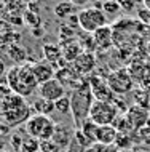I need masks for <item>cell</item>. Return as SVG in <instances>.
<instances>
[{"mask_svg": "<svg viewBox=\"0 0 150 152\" xmlns=\"http://www.w3.org/2000/svg\"><path fill=\"white\" fill-rule=\"evenodd\" d=\"M70 114L74 118L75 130H80L82 125L90 118L91 107L94 104V94L91 91L88 77H85V82L74 91H70Z\"/></svg>", "mask_w": 150, "mask_h": 152, "instance_id": "cell-1", "label": "cell"}, {"mask_svg": "<svg viewBox=\"0 0 150 152\" xmlns=\"http://www.w3.org/2000/svg\"><path fill=\"white\" fill-rule=\"evenodd\" d=\"M54 126L56 123L51 120V117L34 114L29 120L26 122V131L30 138H35L38 141H48L53 139L54 134Z\"/></svg>", "mask_w": 150, "mask_h": 152, "instance_id": "cell-2", "label": "cell"}, {"mask_svg": "<svg viewBox=\"0 0 150 152\" xmlns=\"http://www.w3.org/2000/svg\"><path fill=\"white\" fill-rule=\"evenodd\" d=\"M78 21H80V29L83 32H88V34H94L101 27L109 26L107 16L104 15V11L94 8L93 5L78 10Z\"/></svg>", "mask_w": 150, "mask_h": 152, "instance_id": "cell-3", "label": "cell"}, {"mask_svg": "<svg viewBox=\"0 0 150 152\" xmlns=\"http://www.w3.org/2000/svg\"><path fill=\"white\" fill-rule=\"evenodd\" d=\"M117 117H118V109L115 107L113 102H104L94 99V104H93L90 112V120H93L98 126H104V125H112Z\"/></svg>", "mask_w": 150, "mask_h": 152, "instance_id": "cell-4", "label": "cell"}, {"mask_svg": "<svg viewBox=\"0 0 150 152\" xmlns=\"http://www.w3.org/2000/svg\"><path fill=\"white\" fill-rule=\"evenodd\" d=\"M107 85L117 96H121V94L133 91L134 82H133L131 75H129L128 67H120V69L110 71V75L107 77Z\"/></svg>", "mask_w": 150, "mask_h": 152, "instance_id": "cell-5", "label": "cell"}, {"mask_svg": "<svg viewBox=\"0 0 150 152\" xmlns=\"http://www.w3.org/2000/svg\"><path fill=\"white\" fill-rule=\"evenodd\" d=\"M35 88L38 90V82L34 74V63H27L19 67V82L13 93L26 98V96H30Z\"/></svg>", "mask_w": 150, "mask_h": 152, "instance_id": "cell-6", "label": "cell"}, {"mask_svg": "<svg viewBox=\"0 0 150 152\" xmlns=\"http://www.w3.org/2000/svg\"><path fill=\"white\" fill-rule=\"evenodd\" d=\"M75 126L66 125V123H56L54 126V134H53V141L56 142V146L61 151H67V147L70 146V142L75 138Z\"/></svg>", "mask_w": 150, "mask_h": 152, "instance_id": "cell-7", "label": "cell"}, {"mask_svg": "<svg viewBox=\"0 0 150 152\" xmlns=\"http://www.w3.org/2000/svg\"><path fill=\"white\" fill-rule=\"evenodd\" d=\"M38 94H40V98H43V99L56 102V101H59L61 98L66 96V88H64V85L61 83L59 80L53 79L50 82H46V83L40 85L38 87Z\"/></svg>", "mask_w": 150, "mask_h": 152, "instance_id": "cell-8", "label": "cell"}, {"mask_svg": "<svg viewBox=\"0 0 150 152\" xmlns=\"http://www.w3.org/2000/svg\"><path fill=\"white\" fill-rule=\"evenodd\" d=\"M125 115H126L133 131H137V130L144 128V126H147V123L150 120V110L133 104V106H129L128 112L125 114Z\"/></svg>", "mask_w": 150, "mask_h": 152, "instance_id": "cell-9", "label": "cell"}, {"mask_svg": "<svg viewBox=\"0 0 150 152\" xmlns=\"http://www.w3.org/2000/svg\"><path fill=\"white\" fill-rule=\"evenodd\" d=\"M96 56L94 53H90V51H83L82 55L77 58L75 63H72V67L75 69L80 75H86V74H91L93 71L96 69Z\"/></svg>", "mask_w": 150, "mask_h": 152, "instance_id": "cell-10", "label": "cell"}, {"mask_svg": "<svg viewBox=\"0 0 150 152\" xmlns=\"http://www.w3.org/2000/svg\"><path fill=\"white\" fill-rule=\"evenodd\" d=\"M34 74H35V79L38 82V87L56 77L54 67L48 61H35L34 63Z\"/></svg>", "mask_w": 150, "mask_h": 152, "instance_id": "cell-11", "label": "cell"}, {"mask_svg": "<svg viewBox=\"0 0 150 152\" xmlns=\"http://www.w3.org/2000/svg\"><path fill=\"white\" fill-rule=\"evenodd\" d=\"M112 35H113L112 26H104V27H101L99 31H96L94 34H93V39H94V42H96L98 51H107L109 48L113 47Z\"/></svg>", "mask_w": 150, "mask_h": 152, "instance_id": "cell-12", "label": "cell"}, {"mask_svg": "<svg viewBox=\"0 0 150 152\" xmlns=\"http://www.w3.org/2000/svg\"><path fill=\"white\" fill-rule=\"evenodd\" d=\"M117 136H118V131L113 128L112 125H104L98 128V133H96V142L102 146H113L117 141Z\"/></svg>", "mask_w": 150, "mask_h": 152, "instance_id": "cell-13", "label": "cell"}, {"mask_svg": "<svg viewBox=\"0 0 150 152\" xmlns=\"http://www.w3.org/2000/svg\"><path fill=\"white\" fill-rule=\"evenodd\" d=\"M7 55H8V58L14 63V66H18V64L24 66V64L29 63V51H27L24 47H21V45H16V43L10 45Z\"/></svg>", "mask_w": 150, "mask_h": 152, "instance_id": "cell-14", "label": "cell"}, {"mask_svg": "<svg viewBox=\"0 0 150 152\" xmlns=\"http://www.w3.org/2000/svg\"><path fill=\"white\" fill-rule=\"evenodd\" d=\"M26 99L22 96L16 93H11L10 96H7L3 101H0V112H8V110H13V109H21L26 107Z\"/></svg>", "mask_w": 150, "mask_h": 152, "instance_id": "cell-15", "label": "cell"}, {"mask_svg": "<svg viewBox=\"0 0 150 152\" xmlns=\"http://www.w3.org/2000/svg\"><path fill=\"white\" fill-rule=\"evenodd\" d=\"M43 50V56H45V61H48L50 64H56L58 61L62 58V48L59 45L54 43H45L42 47Z\"/></svg>", "mask_w": 150, "mask_h": 152, "instance_id": "cell-16", "label": "cell"}, {"mask_svg": "<svg viewBox=\"0 0 150 152\" xmlns=\"http://www.w3.org/2000/svg\"><path fill=\"white\" fill-rule=\"evenodd\" d=\"M32 109H34L35 114H40V115L50 117L51 114L56 110V106H54V102L46 101V99H43V98H38V99L34 101V104H32Z\"/></svg>", "mask_w": 150, "mask_h": 152, "instance_id": "cell-17", "label": "cell"}, {"mask_svg": "<svg viewBox=\"0 0 150 152\" xmlns=\"http://www.w3.org/2000/svg\"><path fill=\"white\" fill-rule=\"evenodd\" d=\"M85 50L82 48V45H80L78 42H70V43H67L66 47H62V56L66 58L69 63H75L77 58H78L80 55H82Z\"/></svg>", "mask_w": 150, "mask_h": 152, "instance_id": "cell-18", "label": "cell"}, {"mask_svg": "<svg viewBox=\"0 0 150 152\" xmlns=\"http://www.w3.org/2000/svg\"><path fill=\"white\" fill-rule=\"evenodd\" d=\"M78 13L77 11V3L74 2H61L54 7V15L61 19H67L70 15Z\"/></svg>", "mask_w": 150, "mask_h": 152, "instance_id": "cell-19", "label": "cell"}, {"mask_svg": "<svg viewBox=\"0 0 150 152\" xmlns=\"http://www.w3.org/2000/svg\"><path fill=\"white\" fill-rule=\"evenodd\" d=\"M134 138L131 136V133H118V136H117V141H115V146L117 149L120 151H129L131 152L133 146H134Z\"/></svg>", "mask_w": 150, "mask_h": 152, "instance_id": "cell-20", "label": "cell"}, {"mask_svg": "<svg viewBox=\"0 0 150 152\" xmlns=\"http://www.w3.org/2000/svg\"><path fill=\"white\" fill-rule=\"evenodd\" d=\"M133 99H134L136 106L150 110V98H149V94H147V91H145L144 88L133 90Z\"/></svg>", "mask_w": 150, "mask_h": 152, "instance_id": "cell-21", "label": "cell"}, {"mask_svg": "<svg viewBox=\"0 0 150 152\" xmlns=\"http://www.w3.org/2000/svg\"><path fill=\"white\" fill-rule=\"evenodd\" d=\"M22 16H24V26L30 27L32 31L42 27V16H40L38 13H34V11L26 10V13H24Z\"/></svg>", "mask_w": 150, "mask_h": 152, "instance_id": "cell-22", "label": "cell"}, {"mask_svg": "<svg viewBox=\"0 0 150 152\" xmlns=\"http://www.w3.org/2000/svg\"><path fill=\"white\" fill-rule=\"evenodd\" d=\"M98 128L99 126L96 125L94 122L93 120H90V118H88L86 122L83 123L82 125V128H80V131H82V133L85 134V136H86L88 139H90V141L93 142V144H96V133H98Z\"/></svg>", "mask_w": 150, "mask_h": 152, "instance_id": "cell-23", "label": "cell"}, {"mask_svg": "<svg viewBox=\"0 0 150 152\" xmlns=\"http://www.w3.org/2000/svg\"><path fill=\"white\" fill-rule=\"evenodd\" d=\"M78 43L82 45V48L85 51H90V53H94L98 51V47H96V42L93 39V34H88V32H83L82 35H78Z\"/></svg>", "mask_w": 150, "mask_h": 152, "instance_id": "cell-24", "label": "cell"}, {"mask_svg": "<svg viewBox=\"0 0 150 152\" xmlns=\"http://www.w3.org/2000/svg\"><path fill=\"white\" fill-rule=\"evenodd\" d=\"M19 67L21 66H13V67L8 69L7 72V79H5V85L11 88V91H14V88L18 87V82H19Z\"/></svg>", "mask_w": 150, "mask_h": 152, "instance_id": "cell-25", "label": "cell"}, {"mask_svg": "<svg viewBox=\"0 0 150 152\" xmlns=\"http://www.w3.org/2000/svg\"><path fill=\"white\" fill-rule=\"evenodd\" d=\"M120 10H121L120 2H115V0H105V2H102V11L107 18H115L120 13Z\"/></svg>", "mask_w": 150, "mask_h": 152, "instance_id": "cell-26", "label": "cell"}, {"mask_svg": "<svg viewBox=\"0 0 150 152\" xmlns=\"http://www.w3.org/2000/svg\"><path fill=\"white\" fill-rule=\"evenodd\" d=\"M112 126L118 131V133H131V131H133V128H131V125H129L126 115H118V117L115 118V122L112 123Z\"/></svg>", "mask_w": 150, "mask_h": 152, "instance_id": "cell-27", "label": "cell"}, {"mask_svg": "<svg viewBox=\"0 0 150 152\" xmlns=\"http://www.w3.org/2000/svg\"><path fill=\"white\" fill-rule=\"evenodd\" d=\"M54 106H56V112H59V114L70 112V96H67V94H66V96L61 98L59 101H56Z\"/></svg>", "mask_w": 150, "mask_h": 152, "instance_id": "cell-28", "label": "cell"}, {"mask_svg": "<svg viewBox=\"0 0 150 152\" xmlns=\"http://www.w3.org/2000/svg\"><path fill=\"white\" fill-rule=\"evenodd\" d=\"M22 151H26V152H40V141L35 139V138H30V136L24 139V144H22Z\"/></svg>", "mask_w": 150, "mask_h": 152, "instance_id": "cell-29", "label": "cell"}, {"mask_svg": "<svg viewBox=\"0 0 150 152\" xmlns=\"http://www.w3.org/2000/svg\"><path fill=\"white\" fill-rule=\"evenodd\" d=\"M24 139H26V138H22L21 134H19V131H16V133L11 134V136H10V144H11V147H13V151H16V152H21L22 151Z\"/></svg>", "mask_w": 150, "mask_h": 152, "instance_id": "cell-30", "label": "cell"}, {"mask_svg": "<svg viewBox=\"0 0 150 152\" xmlns=\"http://www.w3.org/2000/svg\"><path fill=\"white\" fill-rule=\"evenodd\" d=\"M5 21L10 24L11 27H18V26H24V16L21 15H13V13H8L5 15Z\"/></svg>", "mask_w": 150, "mask_h": 152, "instance_id": "cell-31", "label": "cell"}, {"mask_svg": "<svg viewBox=\"0 0 150 152\" xmlns=\"http://www.w3.org/2000/svg\"><path fill=\"white\" fill-rule=\"evenodd\" d=\"M40 152H62L56 146V142L53 139H48V141H40Z\"/></svg>", "mask_w": 150, "mask_h": 152, "instance_id": "cell-32", "label": "cell"}, {"mask_svg": "<svg viewBox=\"0 0 150 152\" xmlns=\"http://www.w3.org/2000/svg\"><path fill=\"white\" fill-rule=\"evenodd\" d=\"M137 19H139L142 24L150 27V11L147 10V8H144V7L137 8Z\"/></svg>", "mask_w": 150, "mask_h": 152, "instance_id": "cell-33", "label": "cell"}, {"mask_svg": "<svg viewBox=\"0 0 150 152\" xmlns=\"http://www.w3.org/2000/svg\"><path fill=\"white\" fill-rule=\"evenodd\" d=\"M120 7H121V10H125L126 13H131V11L134 10L137 5H136V2H131V0H126V2H123V0H121Z\"/></svg>", "mask_w": 150, "mask_h": 152, "instance_id": "cell-34", "label": "cell"}, {"mask_svg": "<svg viewBox=\"0 0 150 152\" xmlns=\"http://www.w3.org/2000/svg\"><path fill=\"white\" fill-rule=\"evenodd\" d=\"M11 93L13 91H11V88L8 87V85H0V101H3L7 96H10Z\"/></svg>", "mask_w": 150, "mask_h": 152, "instance_id": "cell-35", "label": "cell"}, {"mask_svg": "<svg viewBox=\"0 0 150 152\" xmlns=\"http://www.w3.org/2000/svg\"><path fill=\"white\" fill-rule=\"evenodd\" d=\"M10 126L5 123V120H3V117L0 115V134H7V133H10Z\"/></svg>", "mask_w": 150, "mask_h": 152, "instance_id": "cell-36", "label": "cell"}, {"mask_svg": "<svg viewBox=\"0 0 150 152\" xmlns=\"http://www.w3.org/2000/svg\"><path fill=\"white\" fill-rule=\"evenodd\" d=\"M27 10H29V11H34V13H40V3H37V2L27 3Z\"/></svg>", "mask_w": 150, "mask_h": 152, "instance_id": "cell-37", "label": "cell"}, {"mask_svg": "<svg viewBox=\"0 0 150 152\" xmlns=\"http://www.w3.org/2000/svg\"><path fill=\"white\" fill-rule=\"evenodd\" d=\"M5 72H8L7 67H5V63L0 59V80H2V77H3V74H5Z\"/></svg>", "mask_w": 150, "mask_h": 152, "instance_id": "cell-38", "label": "cell"}, {"mask_svg": "<svg viewBox=\"0 0 150 152\" xmlns=\"http://www.w3.org/2000/svg\"><path fill=\"white\" fill-rule=\"evenodd\" d=\"M32 34H34L35 37H40V35H43V29L40 27V29H34L32 31Z\"/></svg>", "mask_w": 150, "mask_h": 152, "instance_id": "cell-39", "label": "cell"}, {"mask_svg": "<svg viewBox=\"0 0 150 152\" xmlns=\"http://www.w3.org/2000/svg\"><path fill=\"white\" fill-rule=\"evenodd\" d=\"M144 50L149 53V56H150V37H147V42H145V47H144Z\"/></svg>", "mask_w": 150, "mask_h": 152, "instance_id": "cell-40", "label": "cell"}, {"mask_svg": "<svg viewBox=\"0 0 150 152\" xmlns=\"http://www.w3.org/2000/svg\"><path fill=\"white\" fill-rule=\"evenodd\" d=\"M3 149H5V141H3V136L0 134V152H2Z\"/></svg>", "mask_w": 150, "mask_h": 152, "instance_id": "cell-41", "label": "cell"}, {"mask_svg": "<svg viewBox=\"0 0 150 152\" xmlns=\"http://www.w3.org/2000/svg\"><path fill=\"white\" fill-rule=\"evenodd\" d=\"M131 152H149V151L147 149H142V147H134Z\"/></svg>", "mask_w": 150, "mask_h": 152, "instance_id": "cell-42", "label": "cell"}, {"mask_svg": "<svg viewBox=\"0 0 150 152\" xmlns=\"http://www.w3.org/2000/svg\"><path fill=\"white\" fill-rule=\"evenodd\" d=\"M144 8H147V10L150 11V0H144V5H142Z\"/></svg>", "mask_w": 150, "mask_h": 152, "instance_id": "cell-43", "label": "cell"}, {"mask_svg": "<svg viewBox=\"0 0 150 152\" xmlns=\"http://www.w3.org/2000/svg\"><path fill=\"white\" fill-rule=\"evenodd\" d=\"M145 91H147V94H149V98H150V85H149L147 88H145Z\"/></svg>", "mask_w": 150, "mask_h": 152, "instance_id": "cell-44", "label": "cell"}]
</instances>
